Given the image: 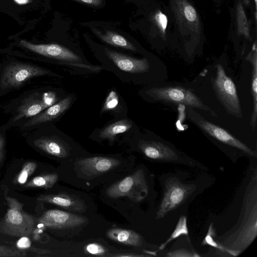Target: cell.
Here are the masks:
<instances>
[{"mask_svg":"<svg viewBox=\"0 0 257 257\" xmlns=\"http://www.w3.org/2000/svg\"><path fill=\"white\" fill-rule=\"evenodd\" d=\"M174 21V43L186 51L193 52L204 41V27L197 9L191 0H168Z\"/></svg>","mask_w":257,"mask_h":257,"instance_id":"obj_1","label":"cell"},{"mask_svg":"<svg viewBox=\"0 0 257 257\" xmlns=\"http://www.w3.org/2000/svg\"><path fill=\"white\" fill-rule=\"evenodd\" d=\"M56 101V93L52 91L34 89L23 93L3 106L4 112L10 117L6 123L0 126V129L7 131L13 127H20Z\"/></svg>","mask_w":257,"mask_h":257,"instance_id":"obj_2","label":"cell"},{"mask_svg":"<svg viewBox=\"0 0 257 257\" xmlns=\"http://www.w3.org/2000/svg\"><path fill=\"white\" fill-rule=\"evenodd\" d=\"M49 75V70L39 65L7 59L0 64V96L20 88L33 78Z\"/></svg>","mask_w":257,"mask_h":257,"instance_id":"obj_3","label":"cell"},{"mask_svg":"<svg viewBox=\"0 0 257 257\" xmlns=\"http://www.w3.org/2000/svg\"><path fill=\"white\" fill-rule=\"evenodd\" d=\"M7 212L0 221V232L14 237L29 236L35 228L36 218L23 210L24 204L15 198L6 197Z\"/></svg>","mask_w":257,"mask_h":257,"instance_id":"obj_4","label":"cell"},{"mask_svg":"<svg viewBox=\"0 0 257 257\" xmlns=\"http://www.w3.org/2000/svg\"><path fill=\"white\" fill-rule=\"evenodd\" d=\"M146 93L155 100L177 105H184L187 107L205 111L216 116L215 112L190 89L178 86L153 87Z\"/></svg>","mask_w":257,"mask_h":257,"instance_id":"obj_5","label":"cell"},{"mask_svg":"<svg viewBox=\"0 0 257 257\" xmlns=\"http://www.w3.org/2000/svg\"><path fill=\"white\" fill-rule=\"evenodd\" d=\"M16 46L22 51L12 54L19 57L33 60L46 58L69 62L81 61L80 56L68 48L57 44H35L26 40H20Z\"/></svg>","mask_w":257,"mask_h":257,"instance_id":"obj_6","label":"cell"},{"mask_svg":"<svg viewBox=\"0 0 257 257\" xmlns=\"http://www.w3.org/2000/svg\"><path fill=\"white\" fill-rule=\"evenodd\" d=\"M250 6L249 0H234L230 9L231 24L230 36L233 40L246 41L247 43L256 42V19L249 17L247 8ZM252 10V9H251Z\"/></svg>","mask_w":257,"mask_h":257,"instance_id":"obj_7","label":"cell"},{"mask_svg":"<svg viewBox=\"0 0 257 257\" xmlns=\"http://www.w3.org/2000/svg\"><path fill=\"white\" fill-rule=\"evenodd\" d=\"M212 85L218 99L228 112L236 117H241L240 105L237 90L232 80L220 64L216 65V75Z\"/></svg>","mask_w":257,"mask_h":257,"instance_id":"obj_8","label":"cell"},{"mask_svg":"<svg viewBox=\"0 0 257 257\" xmlns=\"http://www.w3.org/2000/svg\"><path fill=\"white\" fill-rule=\"evenodd\" d=\"M148 191L144 173L143 170H138L110 186L106 194L113 198L126 196L135 202H139L145 197Z\"/></svg>","mask_w":257,"mask_h":257,"instance_id":"obj_9","label":"cell"},{"mask_svg":"<svg viewBox=\"0 0 257 257\" xmlns=\"http://www.w3.org/2000/svg\"><path fill=\"white\" fill-rule=\"evenodd\" d=\"M193 184H185L178 179L172 178L166 182L163 197L156 218H161L169 212L175 209L182 204L195 190Z\"/></svg>","mask_w":257,"mask_h":257,"instance_id":"obj_10","label":"cell"},{"mask_svg":"<svg viewBox=\"0 0 257 257\" xmlns=\"http://www.w3.org/2000/svg\"><path fill=\"white\" fill-rule=\"evenodd\" d=\"M188 119L205 133L228 146L237 148L251 156H256L255 152L223 128L205 119L191 107H188Z\"/></svg>","mask_w":257,"mask_h":257,"instance_id":"obj_11","label":"cell"},{"mask_svg":"<svg viewBox=\"0 0 257 257\" xmlns=\"http://www.w3.org/2000/svg\"><path fill=\"white\" fill-rule=\"evenodd\" d=\"M26 132L29 133L28 141L35 148L59 158L68 155V149L64 143L55 136L47 135L40 126Z\"/></svg>","mask_w":257,"mask_h":257,"instance_id":"obj_12","label":"cell"},{"mask_svg":"<svg viewBox=\"0 0 257 257\" xmlns=\"http://www.w3.org/2000/svg\"><path fill=\"white\" fill-rule=\"evenodd\" d=\"M86 218L68 212L51 209L44 212L37 221L52 229L75 227L86 222Z\"/></svg>","mask_w":257,"mask_h":257,"instance_id":"obj_13","label":"cell"},{"mask_svg":"<svg viewBox=\"0 0 257 257\" xmlns=\"http://www.w3.org/2000/svg\"><path fill=\"white\" fill-rule=\"evenodd\" d=\"M72 100V97L68 96L55 103L21 125L19 127L20 130L30 131L54 120L69 108Z\"/></svg>","mask_w":257,"mask_h":257,"instance_id":"obj_14","label":"cell"},{"mask_svg":"<svg viewBox=\"0 0 257 257\" xmlns=\"http://www.w3.org/2000/svg\"><path fill=\"white\" fill-rule=\"evenodd\" d=\"M104 52L113 63L124 72L141 73L146 72L149 69V63L146 58H134L106 48H104Z\"/></svg>","mask_w":257,"mask_h":257,"instance_id":"obj_15","label":"cell"},{"mask_svg":"<svg viewBox=\"0 0 257 257\" xmlns=\"http://www.w3.org/2000/svg\"><path fill=\"white\" fill-rule=\"evenodd\" d=\"M117 159L106 157H94L80 159L77 165L81 171L87 176L105 173L120 164Z\"/></svg>","mask_w":257,"mask_h":257,"instance_id":"obj_16","label":"cell"},{"mask_svg":"<svg viewBox=\"0 0 257 257\" xmlns=\"http://www.w3.org/2000/svg\"><path fill=\"white\" fill-rule=\"evenodd\" d=\"M140 148L146 157L153 160L174 161L178 159L176 152L170 147L161 142H143Z\"/></svg>","mask_w":257,"mask_h":257,"instance_id":"obj_17","label":"cell"},{"mask_svg":"<svg viewBox=\"0 0 257 257\" xmlns=\"http://www.w3.org/2000/svg\"><path fill=\"white\" fill-rule=\"evenodd\" d=\"M37 200L75 212L82 211L84 208V203L80 199L67 194L42 195L38 197Z\"/></svg>","mask_w":257,"mask_h":257,"instance_id":"obj_18","label":"cell"},{"mask_svg":"<svg viewBox=\"0 0 257 257\" xmlns=\"http://www.w3.org/2000/svg\"><path fill=\"white\" fill-rule=\"evenodd\" d=\"M252 66L251 93L253 98V107L251 117L250 125L253 130L256 124L257 118V49L255 43L245 58Z\"/></svg>","mask_w":257,"mask_h":257,"instance_id":"obj_19","label":"cell"},{"mask_svg":"<svg viewBox=\"0 0 257 257\" xmlns=\"http://www.w3.org/2000/svg\"><path fill=\"white\" fill-rule=\"evenodd\" d=\"M110 239L124 244L138 246L141 245V237L136 232L129 229L113 228L106 233Z\"/></svg>","mask_w":257,"mask_h":257,"instance_id":"obj_20","label":"cell"},{"mask_svg":"<svg viewBox=\"0 0 257 257\" xmlns=\"http://www.w3.org/2000/svg\"><path fill=\"white\" fill-rule=\"evenodd\" d=\"M92 31L102 41L107 44L134 51H137V48L131 43L116 33L106 31L105 34H102L95 29H93Z\"/></svg>","mask_w":257,"mask_h":257,"instance_id":"obj_21","label":"cell"},{"mask_svg":"<svg viewBox=\"0 0 257 257\" xmlns=\"http://www.w3.org/2000/svg\"><path fill=\"white\" fill-rule=\"evenodd\" d=\"M132 125V122L126 119L117 121L102 130L100 132L99 137L102 139L113 140L117 135L128 131Z\"/></svg>","mask_w":257,"mask_h":257,"instance_id":"obj_22","label":"cell"},{"mask_svg":"<svg viewBox=\"0 0 257 257\" xmlns=\"http://www.w3.org/2000/svg\"><path fill=\"white\" fill-rule=\"evenodd\" d=\"M58 178V176L56 173L38 176L25 184V187L50 188L55 184Z\"/></svg>","mask_w":257,"mask_h":257,"instance_id":"obj_23","label":"cell"},{"mask_svg":"<svg viewBox=\"0 0 257 257\" xmlns=\"http://www.w3.org/2000/svg\"><path fill=\"white\" fill-rule=\"evenodd\" d=\"M188 230L187 225V218L185 216H180L175 229L169 238L159 248V250L163 249L168 243L182 235H188Z\"/></svg>","mask_w":257,"mask_h":257,"instance_id":"obj_24","label":"cell"},{"mask_svg":"<svg viewBox=\"0 0 257 257\" xmlns=\"http://www.w3.org/2000/svg\"><path fill=\"white\" fill-rule=\"evenodd\" d=\"M17 248L21 250H27L39 254L49 253L50 251L47 249L36 248L32 245L30 239L28 236H22L16 243Z\"/></svg>","mask_w":257,"mask_h":257,"instance_id":"obj_25","label":"cell"},{"mask_svg":"<svg viewBox=\"0 0 257 257\" xmlns=\"http://www.w3.org/2000/svg\"><path fill=\"white\" fill-rule=\"evenodd\" d=\"M37 165L35 162L29 161L25 163L22 170L18 174L17 182L20 184H25L28 177L36 170Z\"/></svg>","mask_w":257,"mask_h":257,"instance_id":"obj_26","label":"cell"},{"mask_svg":"<svg viewBox=\"0 0 257 257\" xmlns=\"http://www.w3.org/2000/svg\"><path fill=\"white\" fill-rule=\"evenodd\" d=\"M215 236V232L212 223H211L209 227L207 233L204 237L202 244L203 245H210L221 250V251H225L224 246L215 241L214 239Z\"/></svg>","mask_w":257,"mask_h":257,"instance_id":"obj_27","label":"cell"},{"mask_svg":"<svg viewBox=\"0 0 257 257\" xmlns=\"http://www.w3.org/2000/svg\"><path fill=\"white\" fill-rule=\"evenodd\" d=\"M26 256V252L23 250L0 245V257H25Z\"/></svg>","mask_w":257,"mask_h":257,"instance_id":"obj_28","label":"cell"},{"mask_svg":"<svg viewBox=\"0 0 257 257\" xmlns=\"http://www.w3.org/2000/svg\"><path fill=\"white\" fill-rule=\"evenodd\" d=\"M118 104V97L116 93L111 90L104 102L102 112L114 109Z\"/></svg>","mask_w":257,"mask_h":257,"instance_id":"obj_29","label":"cell"},{"mask_svg":"<svg viewBox=\"0 0 257 257\" xmlns=\"http://www.w3.org/2000/svg\"><path fill=\"white\" fill-rule=\"evenodd\" d=\"M85 251L93 255H103L106 252V249L100 244L97 243H91L85 246Z\"/></svg>","mask_w":257,"mask_h":257,"instance_id":"obj_30","label":"cell"},{"mask_svg":"<svg viewBox=\"0 0 257 257\" xmlns=\"http://www.w3.org/2000/svg\"><path fill=\"white\" fill-rule=\"evenodd\" d=\"M166 256L168 257H195L199 256L200 255L194 251L181 248L169 252Z\"/></svg>","mask_w":257,"mask_h":257,"instance_id":"obj_31","label":"cell"},{"mask_svg":"<svg viewBox=\"0 0 257 257\" xmlns=\"http://www.w3.org/2000/svg\"><path fill=\"white\" fill-rule=\"evenodd\" d=\"M6 132L5 130L0 129V163L4 160L5 156Z\"/></svg>","mask_w":257,"mask_h":257,"instance_id":"obj_32","label":"cell"},{"mask_svg":"<svg viewBox=\"0 0 257 257\" xmlns=\"http://www.w3.org/2000/svg\"><path fill=\"white\" fill-rule=\"evenodd\" d=\"M79 2L85 4L94 6H98L102 3V0H72Z\"/></svg>","mask_w":257,"mask_h":257,"instance_id":"obj_33","label":"cell"},{"mask_svg":"<svg viewBox=\"0 0 257 257\" xmlns=\"http://www.w3.org/2000/svg\"><path fill=\"white\" fill-rule=\"evenodd\" d=\"M43 232V229L41 228L34 229L32 232V236L34 240H38L40 238V233Z\"/></svg>","mask_w":257,"mask_h":257,"instance_id":"obj_34","label":"cell"},{"mask_svg":"<svg viewBox=\"0 0 257 257\" xmlns=\"http://www.w3.org/2000/svg\"><path fill=\"white\" fill-rule=\"evenodd\" d=\"M16 3L19 5H25L27 4L29 2V0H14Z\"/></svg>","mask_w":257,"mask_h":257,"instance_id":"obj_35","label":"cell"},{"mask_svg":"<svg viewBox=\"0 0 257 257\" xmlns=\"http://www.w3.org/2000/svg\"><path fill=\"white\" fill-rule=\"evenodd\" d=\"M11 50L10 49H0V53H9L11 52Z\"/></svg>","mask_w":257,"mask_h":257,"instance_id":"obj_36","label":"cell"},{"mask_svg":"<svg viewBox=\"0 0 257 257\" xmlns=\"http://www.w3.org/2000/svg\"><path fill=\"white\" fill-rule=\"evenodd\" d=\"M216 4H221L224 0H212Z\"/></svg>","mask_w":257,"mask_h":257,"instance_id":"obj_37","label":"cell"}]
</instances>
